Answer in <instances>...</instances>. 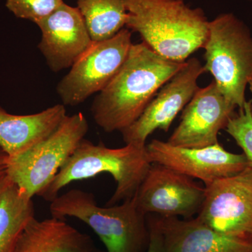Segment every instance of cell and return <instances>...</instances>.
<instances>
[{"label": "cell", "mask_w": 252, "mask_h": 252, "mask_svg": "<svg viewBox=\"0 0 252 252\" xmlns=\"http://www.w3.org/2000/svg\"><path fill=\"white\" fill-rule=\"evenodd\" d=\"M185 63L164 59L143 41L132 44L122 67L93 102L94 122L104 132L125 130Z\"/></svg>", "instance_id": "1"}, {"label": "cell", "mask_w": 252, "mask_h": 252, "mask_svg": "<svg viewBox=\"0 0 252 252\" xmlns=\"http://www.w3.org/2000/svg\"><path fill=\"white\" fill-rule=\"evenodd\" d=\"M127 29L164 59L185 63L205 46L208 21L203 10L184 0H126Z\"/></svg>", "instance_id": "2"}, {"label": "cell", "mask_w": 252, "mask_h": 252, "mask_svg": "<svg viewBox=\"0 0 252 252\" xmlns=\"http://www.w3.org/2000/svg\"><path fill=\"white\" fill-rule=\"evenodd\" d=\"M151 164L146 147L128 144L122 148L111 149L102 142L94 144L83 139L52 182L38 196L51 203L72 182L108 173L117 187L105 205H117L135 196Z\"/></svg>", "instance_id": "3"}, {"label": "cell", "mask_w": 252, "mask_h": 252, "mask_svg": "<svg viewBox=\"0 0 252 252\" xmlns=\"http://www.w3.org/2000/svg\"><path fill=\"white\" fill-rule=\"evenodd\" d=\"M49 210L55 218L73 217L89 225L107 252H143L148 248L147 215L135 195L119 205L100 207L92 193L73 189L51 202Z\"/></svg>", "instance_id": "4"}, {"label": "cell", "mask_w": 252, "mask_h": 252, "mask_svg": "<svg viewBox=\"0 0 252 252\" xmlns=\"http://www.w3.org/2000/svg\"><path fill=\"white\" fill-rule=\"evenodd\" d=\"M205 49V72L214 77L220 92L237 109L246 103L245 91L252 82V34L233 13L210 21Z\"/></svg>", "instance_id": "5"}, {"label": "cell", "mask_w": 252, "mask_h": 252, "mask_svg": "<svg viewBox=\"0 0 252 252\" xmlns=\"http://www.w3.org/2000/svg\"><path fill=\"white\" fill-rule=\"evenodd\" d=\"M89 129L82 113L66 116L45 140L24 153L8 157L6 175L27 198L38 196L74 153Z\"/></svg>", "instance_id": "6"}, {"label": "cell", "mask_w": 252, "mask_h": 252, "mask_svg": "<svg viewBox=\"0 0 252 252\" xmlns=\"http://www.w3.org/2000/svg\"><path fill=\"white\" fill-rule=\"evenodd\" d=\"M131 36L125 28L110 39L94 42L58 84L63 104L74 107L103 90L125 63L133 44Z\"/></svg>", "instance_id": "7"}, {"label": "cell", "mask_w": 252, "mask_h": 252, "mask_svg": "<svg viewBox=\"0 0 252 252\" xmlns=\"http://www.w3.org/2000/svg\"><path fill=\"white\" fill-rule=\"evenodd\" d=\"M205 187V201L195 218L220 234L252 242V167Z\"/></svg>", "instance_id": "8"}, {"label": "cell", "mask_w": 252, "mask_h": 252, "mask_svg": "<svg viewBox=\"0 0 252 252\" xmlns=\"http://www.w3.org/2000/svg\"><path fill=\"white\" fill-rule=\"evenodd\" d=\"M205 193V186L199 185L191 177L152 163L135 196L145 215L189 220L201 210Z\"/></svg>", "instance_id": "9"}, {"label": "cell", "mask_w": 252, "mask_h": 252, "mask_svg": "<svg viewBox=\"0 0 252 252\" xmlns=\"http://www.w3.org/2000/svg\"><path fill=\"white\" fill-rule=\"evenodd\" d=\"M205 72L203 64L197 58L186 61L183 67L159 90L138 119L121 132L125 144L145 147L147 138L154 131L167 132L179 113L198 91L199 77Z\"/></svg>", "instance_id": "10"}, {"label": "cell", "mask_w": 252, "mask_h": 252, "mask_svg": "<svg viewBox=\"0 0 252 252\" xmlns=\"http://www.w3.org/2000/svg\"><path fill=\"white\" fill-rule=\"evenodd\" d=\"M146 152L151 163L201 180L204 186L237 175L249 166L245 154L230 153L220 143L204 148H185L154 140L146 145Z\"/></svg>", "instance_id": "11"}, {"label": "cell", "mask_w": 252, "mask_h": 252, "mask_svg": "<svg viewBox=\"0 0 252 252\" xmlns=\"http://www.w3.org/2000/svg\"><path fill=\"white\" fill-rule=\"evenodd\" d=\"M212 81L199 88L183 109L181 122L167 142L175 147L204 148L219 143L218 135L236 112Z\"/></svg>", "instance_id": "12"}, {"label": "cell", "mask_w": 252, "mask_h": 252, "mask_svg": "<svg viewBox=\"0 0 252 252\" xmlns=\"http://www.w3.org/2000/svg\"><path fill=\"white\" fill-rule=\"evenodd\" d=\"M36 26L41 32L38 48L54 72L72 67L94 44L79 10L64 2Z\"/></svg>", "instance_id": "13"}, {"label": "cell", "mask_w": 252, "mask_h": 252, "mask_svg": "<svg viewBox=\"0 0 252 252\" xmlns=\"http://www.w3.org/2000/svg\"><path fill=\"white\" fill-rule=\"evenodd\" d=\"M155 217L163 235L165 252H252V242L217 233L195 217Z\"/></svg>", "instance_id": "14"}, {"label": "cell", "mask_w": 252, "mask_h": 252, "mask_svg": "<svg viewBox=\"0 0 252 252\" xmlns=\"http://www.w3.org/2000/svg\"><path fill=\"white\" fill-rule=\"evenodd\" d=\"M67 116L64 104L29 115H14L0 106V148L9 157L24 153L54 132Z\"/></svg>", "instance_id": "15"}, {"label": "cell", "mask_w": 252, "mask_h": 252, "mask_svg": "<svg viewBox=\"0 0 252 252\" xmlns=\"http://www.w3.org/2000/svg\"><path fill=\"white\" fill-rule=\"evenodd\" d=\"M14 252H102L90 236L64 220L34 217L20 237Z\"/></svg>", "instance_id": "16"}, {"label": "cell", "mask_w": 252, "mask_h": 252, "mask_svg": "<svg viewBox=\"0 0 252 252\" xmlns=\"http://www.w3.org/2000/svg\"><path fill=\"white\" fill-rule=\"evenodd\" d=\"M34 217L32 199L11 182L0 195V252H14L20 237Z\"/></svg>", "instance_id": "17"}, {"label": "cell", "mask_w": 252, "mask_h": 252, "mask_svg": "<svg viewBox=\"0 0 252 252\" xmlns=\"http://www.w3.org/2000/svg\"><path fill=\"white\" fill-rule=\"evenodd\" d=\"M94 42L110 39L126 28V0H77Z\"/></svg>", "instance_id": "18"}, {"label": "cell", "mask_w": 252, "mask_h": 252, "mask_svg": "<svg viewBox=\"0 0 252 252\" xmlns=\"http://www.w3.org/2000/svg\"><path fill=\"white\" fill-rule=\"evenodd\" d=\"M252 99L247 101L230 118L225 130L243 151L249 166L252 168Z\"/></svg>", "instance_id": "19"}, {"label": "cell", "mask_w": 252, "mask_h": 252, "mask_svg": "<svg viewBox=\"0 0 252 252\" xmlns=\"http://www.w3.org/2000/svg\"><path fill=\"white\" fill-rule=\"evenodd\" d=\"M63 0H6V7L16 17L37 24L54 12Z\"/></svg>", "instance_id": "20"}, {"label": "cell", "mask_w": 252, "mask_h": 252, "mask_svg": "<svg viewBox=\"0 0 252 252\" xmlns=\"http://www.w3.org/2000/svg\"><path fill=\"white\" fill-rule=\"evenodd\" d=\"M149 228V243L146 252H165L163 235L156 217L147 220Z\"/></svg>", "instance_id": "21"}, {"label": "cell", "mask_w": 252, "mask_h": 252, "mask_svg": "<svg viewBox=\"0 0 252 252\" xmlns=\"http://www.w3.org/2000/svg\"><path fill=\"white\" fill-rule=\"evenodd\" d=\"M11 183L9 177L6 175V172L0 173V195L2 193L5 189L7 188L8 186Z\"/></svg>", "instance_id": "22"}, {"label": "cell", "mask_w": 252, "mask_h": 252, "mask_svg": "<svg viewBox=\"0 0 252 252\" xmlns=\"http://www.w3.org/2000/svg\"><path fill=\"white\" fill-rule=\"evenodd\" d=\"M8 155L4 151L0 148V173L5 172L6 167V162H7Z\"/></svg>", "instance_id": "23"}, {"label": "cell", "mask_w": 252, "mask_h": 252, "mask_svg": "<svg viewBox=\"0 0 252 252\" xmlns=\"http://www.w3.org/2000/svg\"><path fill=\"white\" fill-rule=\"evenodd\" d=\"M250 89H251L252 92V82L250 83Z\"/></svg>", "instance_id": "24"}, {"label": "cell", "mask_w": 252, "mask_h": 252, "mask_svg": "<svg viewBox=\"0 0 252 252\" xmlns=\"http://www.w3.org/2000/svg\"><path fill=\"white\" fill-rule=\"evenodd\" d=\"M247 1H252V0H247Z\"/></svg>", "instance_id": "25"}]
</instances>
